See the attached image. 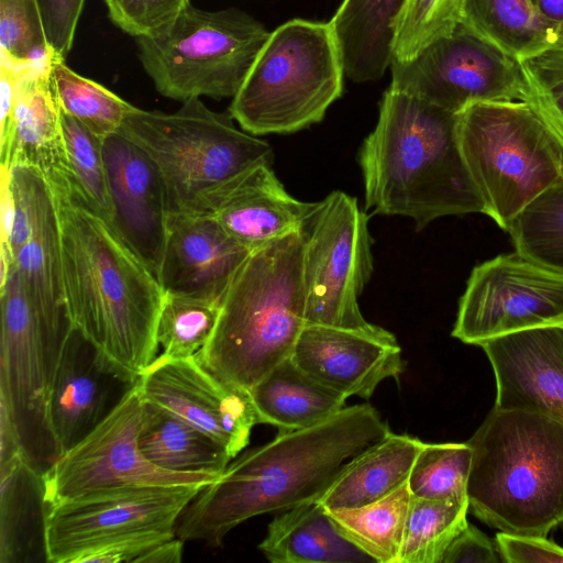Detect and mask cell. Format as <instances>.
<instances>
[{
  "label": "cell",
  "instance_id": "cell-23",
  "mask_svg": "<svg viewBox=\"0 0 563 563\" xmlns=\"http://www.w3.org/2000/svg\"><path fill=\"white\" fill-rule=\"evenodd\" d=\"M43 471L25 451L0 462V562L45 560Z\"/></svg>",
  "mask_w": 563,
  "mask_h": 563
},
{
  "label": "cell",
  "instance_id": "cell-41",
  "mask_svg": "<svg viewBox=\"0 0 563 563\" xmlns=\"http://www.w3.org/2000/svg\"><path fill=\"white\" fill-rule=\"evenodd\" d=\"M111 21L136 37L152 36L170 24L190 0H104Z\"/></svg>",
  "mask_w": 563,
  "mask_h": 563
},
{
  "label": "cell",
  "instance_id": "cell-18",
  "mask_svg": "<svg viewBox=\"0 0 563 563\" xmlns=\"http://www.w3.org/2000/svg\"><path fill=\"white\" fill-rule=\"evenodd\" d=\"M111 225L158 278L169 232L161 175L133 142L119 133L103 140Z\"/></svg>",
  "mask_w": 563,
  "mask_h": 563
},
{
  "label": "cell",
  "instance_id": "cell-45",
  "mask_svg": "<svg viewBox=\"0 0 563 563\" xmlns=\"http://www.w3.org/2000/svg\"><path fill=\"white\" fill-rule=\"evenodd\" d=\"M541 18L563 40V0H530Z\"/></svg>",
  "mask_w": 563,
  "mask_h": 563
},
{
  "label": "cell",
  "instance_id": "cell-12",
  "mask_svg": "<svg viewBox=\"0 0 563 563\" xmlns=\"http://www.w3.org/2000/svg\"><path fill=\"white\" fill-rule=\"evenodd\" d=\"M206 486L124 487L49 506L45 526L47 562L75 563L79 555L117 542L175 537L184 510Z\"/></svg>",
  "mask_w": 563,
  "mask_h": 563
},
{
  "label": "cell",
  "instance_id": "cell-34",
  "mask_svg": "<svg viewBox=\"0 0 563 563\" xmlns=\"http://www.w3.org/2000/svg\"><path fill=\"white\" fill-rule=\"evenodd\" d=\"M220 306L210 299L165 292L157 325L158 357L177 360L198 354L214 330Z\"/></svg>",
  "mask_w": 563,
  "mask_h": 563
},
{
  "label": "cell",
  "instance_id": "cell-44",
  "mask_svg": "<svg viewBox=\"0 0 563 563\" xmlns=\"http://www.w3.org/2000/svg\"><path fill=\"white\" fill-rule=\"evenodd\" d=\"M495 540L489 539L475 526L468 525L454 538L441 563H500Z\"/></svg>",
  "mask_w": 563,
  "mask_h": 563
},
{
  "label": "cell",
  "instance_id": "cell-1",
  "mask_svg": "<svg viewBox=\"0 0 563 563\" xmlns=\"http://www.w3.org/2000/svg\"><path fill=\"white\" fill-rule=\"evenodd\" d=\"M48 184V183H47ZM56 206L71 328L134 378L158 356V278L86 201L73 178L48 184Z\"/></svg>",
  "mask_w": 563,
  "mask_h": 563
},
{
  "label": "cell",
  "instance_id": "cell-25",
  "mask_svg": "<svg viewBox=\"0 0 563 563\" xmlns=\"http://www.w3.org/2000/svg\"><path fill=\"white\" fill-rule=\"evenodd\" d=\"M424 442L391 431L347 461L318 499L327 510L363 507L407 484Z\"/></svg>",
  "mask_w": 563,
  "mask_h": 563
},
{
  "label": "cell",
  "instance_id": "cell-6",
  "mask_svg": "<svg viewBox=\"0 0 563 563\" xmlns=\"http://www.w3.org/2000/svg\"><path fill=\"white\" fill-rule=\"evenodd\" d=\"M233 120L200 98L183 102L172 113L134 106L126 114L118 133L157 168L169 218L211 214L236 180L258 165L272 164L271 145L236 128Z\"/></svg>",
  "mask_w": 563,
  "mask_h": 563
},
{
  "label": "cell",
  "instance_id": "cell-43",
  "mask_svg": "<svg viewBox=\"0 0 563 563\" xmlns=\"http://www.w3.org/2000/svg\"><path fill=\"white\" fill-rule=\"evenodd\" d=\"M495 542L506 563H563V548L542 536L500 531Z\"/></svg>",
  "mask_w": 563,
  "mask_h": 563
},
{
  "label": "cell",
  "instance_id": "cell-19",
  "mask_svg": "<svg viewBox=\"0 0 563 563\" xmlns=\"http://www.w3.org/2000/svg\"><path fill=\"white\" fill-rule=\"evenodd\" d=\"M290 358L310 377L346 398H369L383 380L397 378L405 367L401 347L385 329L369 333L307 324Z\"/></svg>",
  "mask_w": 563,
  "mask_h": 563
},
{
  "label": "cell",
  "instance_id": "cell-31",
  "mask_svg": "<svg viewBox=\"0 0 563 563\" xmlns=\"http://www.w3.org/2000/svg\"><path fill=\"white\" fill-rule=\"evenodd\" d=\"M408 482L373 504L328 510L342 533L377 563H398L411 501Z\"/></svg>",
  "mask_w": 563,
  "mask_h": 563
},
{
  "label": "cell",
  "instance_id": "cell-15",
  "mask_svg": "<svg viewBox=\"0 0 563 563\" xmlns=\"http://www.w3.org/2000/svg\"><path fill=\"white\" fill-rule=\"evenodd\" d=\"M145 402L155 405L208 434L234 459L258 423L250 391L209 371L197 355L155 361L139 376Z\"/></svg>",
  "mask_w": 563,
  "mask_h": 563
},
{
  "label": "cell",
  "instance_id": "cell-36",
  "mask_svg": "<svg viewBox=\"0 0 563 563\" xmlns=\"http://www.w3.org/2000/svg\"><path fill=\"white\" fill-rule=\"evenodd\" d=\"M507 232L517 252L563 273V181L529 205Z\"/></svg>",
  "mask_w": 563,
  "mask_h": 563
},
{
  "label": "cell",
  "instance_id": "cell-5",
  "mask_svg": "<svg viewBox=\"0 0 563 563\" xmlns=\"http://www.w3.org/2000/svg\"><path fill=\"white\" fill-rule=\"evenodd\" d=\"M468 511L503 532L547 537L563 523V424L493 408L466 442Z\"/></svg>",
  "mask_w": 563,
  "mask_h": 563
},
{
  "label": "cell",
  "instance_id": "cell-38",
  "mask_svg": "<svg viewBox=\"0 0 563 563\" xmlns=\"http://www.w3.org/2000/svg\"><path fill=\"white\" fill-rule=\"evenodd\" d=\"M461 0H407L398 18L393 59L406 62L459 24Z\"/></svg>",
  "mask_w": 563,
  "mask_h": 563
},
{
  "label": "cell",
  "instance_id": "cell-32",
  "mask_svg": "<svg viewBox=\"0 0 563 563\" xmlns=\"http://www.w3.org/2000/svg\"><path fill=\"white\" fill-rule=\"evenodd\" d=\"M51 75L60 110L104 140L119 132L133 104L70 69L51 53Z\"/></svg>",
  "mask_w": 563,
  "mask_h": 563
},
{
  "label": "cell",
  "instance_id": "cell-30",
  "mask_svg": "<svg viewBox=\"0 0 563 563\" xmlns=\"http://www.w3.org/2000/svg\"><path fill=\"white\" fill-rule=\"evenodd\" d=\"M139 444L151 463L173 472L221 474L232 460L208 434L145 401Z\"/></svg>",
  "mask_w": 563,
  "mask_h": 563
},
{
  "label": "cell",
  "instance_id": "cell-3",
  "mask_svg": "<svg viewBox=\"0 0 563 563\" xmlns=\"http://www.w3.org/2000/svg\"><path fill=\"white\" fill-rule=\"evenodd\" d=\"M459 113L388 88L358 162L366 208L420 230L445 216L484 213L462 156Z\"/></svg>",
  "mask_w": 563,
  "mask_h": 563
},
{
  "label": "cell",
  "instance_id": "cell-28",
  "mask_svg": "<svg viewBox=\"0 0 563 563\" xmlns=\"http://www.w3.org/2000/svg\"><path fill=\"white\" fill-rule=\"evenodd\" d=\"M258 423L290 431L317 424L345 407L346 397L286 358L250 389Z\"/></svg>",
  "mask_w": 563,
  "mask_h": 563
},
{
  "label": "cell",
  "instance_id": "cell-16",
  "mask_svg": "<svg viewBox=\"0 0 563 563\" xmlns=\"http://www.w3.org/2000/svg\"><path fill=\"white\" fill-rule=\"evenodd\" d=\"M136 380L71 328L46 404L57 457L86 437Z\"/></svg>",
  "mask_w": 563,
  "mask_h": 563
},
{
  "label": "cell",
  "instance_id": "cell-10",
  "mask_svg": "<svg viewBox=\"0 0 563 563\" xmlns=\"http://www.w3.org/2000/svg\"><path fill=\"white\" fill-rule=\"evenodd\" d=\"M302 230L306 325L380 332L358 307L374 265L368 219L356 199L332 191L317 202Z\"/></svg>",
  "mask_w": 563,
  "mask_h": 563
},
{
  "label": "cell",
  "instance_id": "cell-26",
  "mask_svg": "<svg viewBox=\"0 0 563 563\" xmlns=\"http://www.w3.org/2000/svg\"><path fill=\"white\" fill-rule=\"evenodd\" d=\"M407 0H343L329 21L353 81H375L390 67L398 18Z\"/></svg>",
  "mask_w": 563,
  "mask_h": 563
},
{
  "label": "cell",
  "instance_id": "cell-42",
  "mask_svg": "<svg viewBox=\"0 0 563 563\" xmlns=\"http://www.w3.org/2000/svg\"><path fill=\"white\" fill-rule=\"evenodd\" d=\"M48 47L66 58L71 49L85 0H37Z\"/></svg>",
  "mask_w": 563,
  "mask_h": 563
},
{
  "label": "cell",
  "instance_id": "cell-33",
  "mask_svg": "<svg viewBox=\"0 0 563 563\" xmlns=\"http://www.w3.org/2000/svg\"><path fill=\"white\" fill-rule=\"evenodd\" d=\"M468 500L411 497L398 563H441L454 538L468 525Z\"/></svg>",
  "mask_w": 563,
  "mask_h": 563
},
{
  "label": "cell",
  "instance_id": "cell-21",
  "mask_svg": "<svg viewBox=\"0 0 563 563\" xmlns=\"http://www.w3.org/2000/svg\"><path fill=\"white\" fill-rule=\"evenodd\" d=\"M251 253L211 214L174 216L158 280L167 294L221 303Z\"/></svg>",
  "mask_w": 563,
  "mask_h": 563
},
{
  "label": "cell",
  "instance_id": "cell-22",
  "mask_svg": "<svg viewBox=\"0 0 563 563\" xmlns=\"http://www.w3.org/2000/svg\"><path fill=\"white\" fill-rule=\"evenodd\" d=\"M316 206L289 195L266 163L236 180L211 216L231 238L254 252L301 230Z\"/></svg>",
  "mask_w": 563,
  "mask_h": 563
},
{
  "label": "cell",
  "instance_id": "cell-20",
  "mask_svg": "<svg viewBox=\"0 0 563 563\" xmlns=\"http://www.w3.org/2000/svg\"><path fill=\"white\" fill-rule=\"evenodd\" d=\"M18 66L10 134L0 147L1 170L30 167L42 174L48 184L73 178L62 110L51 75V54Z\"/></svg>",
  "mask_w": 563,
  "mask_h": 563
},
{
  "label": "cell",
  "instance_id": "cell-11",
  "mask_svg": "<svg viewBox=\"0 0 563 563\" xmlns=\"http://www.w3.org/2000/svg\"><path fill=\"white\" fill-rule=\"evenodd\" d=\"M144 400L137 380L79 442L43 471L47 506L84 495L135 486L209 485L220 474L161 468L142 453Z\"/></svg>",
  "mask_w": 563,
  "mask_h": 563
},
{
  "label": "cell",
  "instance_id": "cell-27",
  "mask_svg": "<svg viewBox=\"0 0 563 563\" xmlns=\"http://www.w3.org/2000/svg\"><path fill=\"white\" fill-rule=\"evenodd\" d=\"M258 549L273 563L374 562L342 533L319 500L282 511Z\"/></svg>",
  "mask_w": 563,
  "mask_h": 563
},
{
  "label": "cell",
  "instance_id": "cell-14",
  "mask_svg": "<svg viewBox=\"0 0 563 563\" xmlns=\"http://www.w3.org/2000/svg\"><path fill=\"white\" fill-rule=\"evenodd\" d=\"M563 322V273L514 252L471 273L452 336L466 344Z\"/></svg>",
  "mask_w": 563,
  "mask_h": 563
},
{
  "label": "cell",
  "instance_id": "cell-40",
  "mask_svg": "<svg viewBox=\"0 0 563 563\" xmlns=\"http://www.w3.org/2000/svg\"><path fill=\"white\" fill-rule=\"evenodd\" d=\"M520 64L530 89L528 102L563 146V49H550Z\"/></svg>",
  "mask_w": 563,
  "mask_h": 563
},
{
  "label": "cell",
  "instance_id": "cell-24",
  "mask_svg": "<svg viewBox=\"0 0 563 563\" xmlns=\"http://www.w3.org/2000/svg\"><path fill=\"white\" fill-rule=\"evenodd\" d=\"M13 264L41 321L52 333L67 339L71 324L64 296L58 218L49 186L40 200L31 235L15 253Z\"/></svg>",
  "mask_w": 563,
  "mask_h": 563
},
{
  "label": "cell",
  "instance_id": "cell-9",
  "mask_svg": "<svg viewBox=\"0 0 563 563\" xmlns=\"http://www.w3.org/2000/svg\"><path fill=\"white\" fill-rule=\"evenodd\" d=\"M268 36L261 22L240 9L207 11L189 2L161 32L135 41L155 89L185 102L233 98Z\"/></svg>",
  "mask_w": 563,
  "mask_h": 563
},
{
  "label": "cell",
  "instance_id": "cell-46",
  "mask_svg": "<svg viewBox=\"0 0 563 563\" xmlns=\"http://www.w3.org/2000/svg\"><path fill=\"white\" fill-rule=\"evenodd\" d=\"M562 324H563V322H562Z\"/></svg>",
  "mask_w": 563,
  "mask_h": 563
},
{
  "label": "cell",
  "instance_id": "cell-2",
  "mask_svg": "<svg viewBox=\"0 0 563 563\" xmlns=\"http://www.w3.org/2000/svg\"><path fill=\"white\" fill-rule=\"evenodd\" d=\"M390 432L368 404L344 407L330 418L236 455L186 507L176 536L219 547L236 526L320 499L344 464Z\"/></svg>",
  "mask_w": 563,
  "mask_h": 563
},
{
  "label": "cell",
  "instance_id": "cell-13",
  "mask_svg": "<svg viewBox=\"0 0 563 563\" xmlns=\"http://www.w3.org/2000/svg\"><path fill=\"white\" fill-rule=\"evenodd\" d=\"M389 68V88L454 113L477 102L530 98L520 62L461 23L411 59H393Z\"/></svg>",
  "mask_w": 563,
  "mask_h": 563
},
{
  "label": "cell",
  "instance_id": "cell-8",
  "mask_svg": "<svg viewBox=\"0 0 563 563\" xmlns=\"http://www.w3.org/2000/svg\"><path fill=\"white\" fill-rule=\"evenodd\" d=\"M457 134L484 213L505 231L563 181V146L529 102L473 103L459 113Z\"/></svg>",
  "mask_w": 563,
  "mask_h": 563
},
{
  "label": "cell",
  "instance_id": "cell-4",
  "mask_svg": "<svg viewBox=\"0 0 563 563\" xmlns=\"http://www.w3.org/2000/svg\"><path fill=\"white\" fill-rule=\"evenodd\" d=\"M305 233L292 232L250 254L197 355L223 380L250 389L289 358L305 322Z\"/></svg>",
  "mask_w": 563,
  "mask_h": 563
},
{
  "label": "cell",
  "instance_id": "cell-37",
  "mask_svg": "<svg viewBox=\"0 0 563 563\" xmlns=\"http://www.w3.org/2000/svg\"><path fill=\"white\" fill-rule=\"evenodd\" d=\"M62 124L74 183L91 208L111 223L112 206L103 140L63 111Z\"/></svg>",
  "mask_w": 563,
  "mask_h": 563
},
{
  "label": "cell",
  "instance_id": "cell-29",
  "mask_svg": "<svg viewBox=\"0 0 563 563\" xmlns=\"http://www.w3.org/2000/svg\"><path fill=\"white\" fill-rule=\"evenodd\" d=\"M459 23L519 62L563 49L561 36L530 0H461Z\"/></svg>",
  "mask_w": 563,
  "mask_h": 563
},
{
  "label": "cell",
  "instance_id": "cell-7",
  "mask_svg": "<svg viewBox=\"0 0 563 563\" xmlns=\"http://www.w3.org/2000/svg\"><path fill=\"white\" fill-rule=\"evenodd\" d=\"M344 74L330 22L290 20L269 33L229 113L256 136L297 132L323 119Z\"/></svg>",
  "mask_w": 563,
  "mask_h": 563
},
{
  "label": "cell",
  "instance_id": "cell-35",
  "mask_svg": "<svg viewBox=\"0 0 563 563\" xmlns=\"http://www.w3.org/2000/svg\"><path fill=\"white\" fill-rule=\"evenodd\" d=\"M472 457L466 442L423 443L408 478L411 495L432 500H468Z\"/></svg>",
  "mask_w": 563,
  "mask_h": 563
},
{
  "label": "cell",
  "instance_id": "cell-39",
  "mask_svg": "<svg viewBox=\"0 0 563 563\" xmlns=\"http://www.w3.org/2000/svg\"><path fill=\"white\" fill-rule=\"evenodd\" d=\"M49 54L37 0H0V55L26 65Z\"/></svg>",
  "mask_w": 563,
  "mask_h": 563
},
{
  "label": "cell",
  "instance_id": "cell-17",
  "mask_svg": "<svg viewBox=\"0 0 563 563\" xmlns=\"http://www.w3.org/2000/svg\"><path fill=\"white\" fill-rule=\"evenodd\" d=\"M496 380L494 408L538 413L563 424V324L500 335L479 345Z\"/></svg>",
  "mask_w": 563,
  "mask_h": 563
}]
</instances>
